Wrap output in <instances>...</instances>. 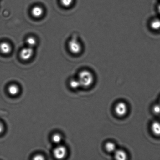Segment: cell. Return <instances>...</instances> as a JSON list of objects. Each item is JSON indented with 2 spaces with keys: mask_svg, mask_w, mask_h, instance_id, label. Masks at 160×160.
<instances>
[{
  "mask_svg": "<svg viewBox=\"0 0 160 160\" xmlns=\"http://www.w3.org/2000/svg\"><path fill=\"white\" fill-rule=\"evenodd\" d=\"M105 147L106 151L109 153H114L117 149L116 144L112 142H106Z\"/></svg>",
  "mask_w": 160,
  "mask_h": 160,
  "instance_id": "12",
  "label": "cell"
},
{
  "mask_svg": "<svg viewBox=\"0 0 160 160\" xmlns=\"http://www.w3.org/2000/svg\"><path fill=\"white\" fill-rule=\"evenodd\" d=\"M114 110L117 116L123 117L127 113L128 108L127 105L123 102H120L116 104Z\"/></svg>",
  "mask_w": 160,
  "mask_h": 160,
  "instance_id": "3",
  "label": "cell"
},
{
  "mask_svg": "<svg viewBox=\"0 0 160 160\" xmlns=\"http://www.w3.org/2000/svg\"><path fill=\"white\" fill-rule=\"evenodd\" d=\"M150 28L153 30L158 31L160 29V19L156 18L151 20L150 23Z\"/></svg>",
  "mask_w": 160,
  "mask_h": 160,
  "instance_id": "11",
  "label": "cell"
},
{
  "mask_svg": "<svg viewBox=\"0 0 160 160\" xmlns=\"http://www.w3.org/2000/svg\"><path fill=\"white\" fill-rule=\"evenodd\" d=\"M68 47L70 52L74 54H79L82 51V45L76 38H73L70 40L68 43Z\"/></svg>",
  "mask_w": 160,
  "mask_h": 160,
  "instance_id": "2",
  "label": "cell"
},
{
  "mask_svg": "<svg viewBox=\"0 0 160 160\" xmlns=\"http://www.w3.org/2000/svg\"><path fill=\"white\" fill-rule=\"evenodd\" d=\"M74 0H60L61 5L65 8H69L73 4Z\"/></svg>",
  "mask_w": 160,
  "mask_h": 160,
  "instance_id": "16",
  "label": "cell"
},
{
  "mask_svg": "<svg viewBox=\"0 0 160 160\" xmlns=\"http://www.w3.org/2000/svg\"><path fill=\"white\" fill-rule=\"evenodd\" d=\"M26 43L27 47L34 48L37 45V41L35 38L31 36L26 39Z\"/></svg>",
  "mask_w": 160,
  "mask_h": 160,
  "instance_id": "13",
  "label": "cell"
},
{
  "mask_svg": "<svg viewBox=\"0 0 160 160\" xmlns=\"http://www.w3.org/2000/svg\"><path fill=\"white\" fill-rule=\"evenodd\" d=\"M78 79L80 83L81 87L88 88L94 82V75L90 70H82L79 73Z\"/></svg>",
  "mask_w": 160,
  "mask_h": 160,
  "instance_id": "1",
  "label": "cell"
},
{
  "mask_svg": "<svg viewBox=\"0 0 160 160\" xmlns=\"http://www.w3.org/2000/svg\"><path fill=\"white\" fill-rule=\"evenodd\" d=\"M33 159L35 160H42L45 159L44 157L42 156V155L37 154L33 158Z\"/></svg>",
  "mask_w": 160,
  "mask_h": 160,
  "instance_id": "18",
  "label": "cell"
},
{
  "mask_svg": "<svg viewBox=\"0 0 160 160\" xmlns=\"http://www.w3.org/2000/svg\"><path fill=\"white\" fill-rule=\"evenodd\" d=\"M114 157L118 160H125L127 158L126 152L122 149H116L114 152Z\"/></svg>",
  "mask_w": 160,
  "mask_h": 160,
  "instance_id": "8",
  "label": "cell"
},
{
  "mask_svg": "<svg viewBox=\"0 0 160 160\" xmlns=\"http://www.w3.org/2000/svg\"><path fill=\"white\" fill-rule=\"evenodd\" d=\"M8 91L9 95L15 96L19 93L20 89L18 86L16 84H11L8 88Z\"/></svg>",
  "mask_w": 160,
  "mask_h": 160,
  "instance_id": "9",
  "label": "cell"
},
{
  "mask_svg": "<svg viewBox=\"0 0 160 160\" xmlns=\"http://www.w3.org/2000/svg\"><path fill=\"white\" fill-rule=\"evenodd\" d=\"M34 54V48L26 47L23 48L20 52V57L23 61H28L32 57Z\"/></svg>",
  "mask_w": 160,
  "mask_h": 160,
  "instance_id": "5",
  "label": "cell"
},
{
  "mask_svg": "<svg viewBox=\"0 0 160 160\" xmlns=\"http://www.w3.org/2000/svg\"></svg>",
  "mask_w": 160,
  "mask_h": 160,
  "instance_id": "21",
  "label": "cell"
},
{
  "mask_svg": "<svg viewBox=\"0 0 160 160\" xmlns=\"http://www.w3.org/2000/svg\"><path fill=\"white\" fill-rule=\"evenodd\" d=\"M31 14L34 18H40L44 14L43 8L39 6H34L31 9Z\"/></svg>",
  "mask_w": 160,
  "mask_h": 160,
  "instance_id": "7",
  "label": "cell"
},
{
  "mask_svg": "<svg viewBox=\"0 0 160 160\" xmlns=\"http://www.w3.org/2000/svg\"><path fill=\"white\" fill-rule=\"evenodd\" d=\"M158 12H159V13L160 14V4H159V5L158 6Z\"/></svg>",
  "mask_w": 160,
  "mask_h": 160,
  "instance_id": "20",
  "label": "cell"
},
{
  "mask_svg": "<svg viewBox=\"0 0 160 160\" xmlns=\"http://www.w3.org/2000/svg\"><path fill=\"white\" fill-rule=\"evenodd\" d=\"M153 112L156 114H160V103L155 105L153 106Z\"/></svg>",
  "mask_w": 160,
  "mask_h": 160,
  "instance_id": "17",
  "label": "cell"
},
{
  "mask_svg": "<svg viewBox=\"0 0 160 160\" xmlns=\"http://www.w3.org/2000/svg\"><path fill=\"white\" fill-rule=\"evenodd\" d=\"M152 132L155 136H160V122L154 121L151 125Z\"/></svg>",
  "mask_w": 160,
  "mask_h": 160,
  "instance_id": "10",
  "label": "cell"
},
{
  "mask_svg": "<svg viewBox=\"0 0 160 160\" xmlns=\"http://www.w3.org/2000/svg\"><path fill=\"white\" fill-rule=\"evenodd\" d=\"M12 51V47L9 43L4 42L0 43V52L3 54H8Z\"/></svg>",
  "mask_w": 160,
  "mask_h": 160,
  "instance_id": "6",
  "label": "cell"
},
{
  "mask_svg": "<svg viewBox=\"0 0 160 160\" xmlns=\"http://www.w3.org/2000/svg\"><path fill=\"white\" fill-rule=\"evenodd\" d=\"M70 87L73 89H77L81 87L80 83L78 79L70 80Z\"/></svg>",
  "mask_w": 160,
  "mask_h": 160,
  "instance_id": "15",
  "label": "cell"
},
{
  "mask_svg": "<svg viewBox=\"0 0 160 160\" xmlns=\"http://www.w3.org/2000/svg\"><path fill=\"white\" fill-rule=\"evenodd\" d=\"M53 156L57 159H63L66 156L67 148L64 146L58 145L53 151Z\"/></svg>",
  "mask_w": 160,
  "mask_h": 160,
  "instance_id": "4",
  "label": "cell"
},
{
  "mask_svg": "<svg viewBox=\"0 0 160 160\" xmlns=\"http://www.w3.org/2000/svg\"><path fill=\"white\" fill-rule=\"evenodd\" d=\"M4 126L3 123L0 122V134H2L4 131Z\"/></svg>",
  "mask_w": 160,
  "mask_h": 160,
  "instance_id": "19",
  "label": "cell"
},
{
  "mask_svg": "<svg viewBox=\"0 0 160 160\" xmlns=\"http://www.w3.org/2000/svg\"><path fill=\"white\" fill-rule=\"evenodd\" d=\"M52 141L56 145H60L62 140V137L59 133H55L53 135L51 138Z\"/></svg>",
  "mask_w": 160,
  "mask_h": 160,
  "instance_id": "14",
  "label": "cell"
}]
</instances>
